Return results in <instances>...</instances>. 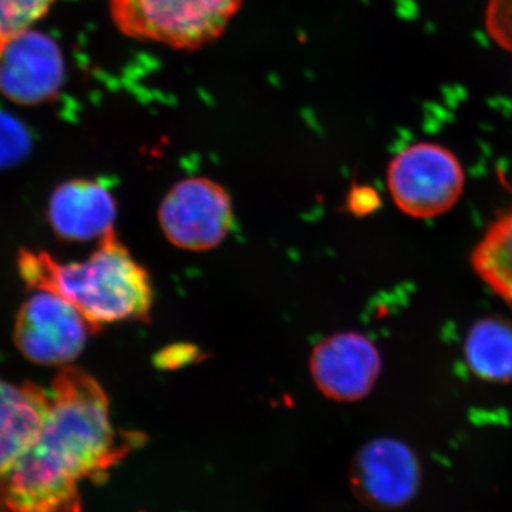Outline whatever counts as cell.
<instances>
[{"label":"cell","instance_id":"6da1fadb","mask_svg":"<svg viewBox=\"0 0 512 512\" xmlns=\"http://www.w3.org/2000/svg\"><path fill=\"white\" fill-rule=\"evenodd\" d=\"M131 444L114 430L100 383L63 367L39 436L0 473V512H83L80 484L106 476Z\"/></svg>","mask_w":512,"mask_h":512},{"label":"cell","instance_id":"7a4b0ae2","mask_svg":"<svg viewBox=\"0 0 512 512\" xmlns=\"http://www.w3.org/2000/svg\"><path fill=\"white\" fill-rule=\"evenodd\" d=\"M19 272L33 291L55 293L82 313L94 332L110 323L144 320L153 308L150 275L114 229L87 261L62 264L46 252L20 251Z\"/></svg>","mask_w":512,"mask_h":512},{"label":"cell","instance_id":"3957f363","mask_svg":"<svg viewBox=\"0 0 512 512\" xmlns=\"http://www.w3.org/2000/svg\"><path fill=\"white\" fill-rule=\"evenodd\" d=\"M124 35L173 49H197L220 37L242 0H109Z\"/></svg>","mask_w":512,"mask_h":512},{"label":"cell","instance_id":"277c9868","mask_svg":"<svg viewBox=\"0 0 512 512\" xmlns=\"http://www.w3.org/2000/svg\"><path fill=\"white\" fill-rule=\"evenodd\" d=\"M466 185L463 165L450 148L419 141L403 148L387 168L394 204L413 218H436L460 200Z\"/></svg>","mask_w":512,"mask_h":512},{"label":"cell","instance_id":"5b68a950","mask_svg":"<svg viewBox=\"0 0 512 512\" xmlns=\"http://www.w3.org/2000/svg\"><path fill=\"white\" fill-rule=\"evenodd\" d=\"M158 218L165 237L175 247L208 251L227 238L234 210L220 184L208 178H188L165 195Z\"/></svg>","mask_w":512,"mask_h":512},{"label":"cell","instance_id":"8992f818","mask_svg":"<svg viewBox=\"0 0 512 512\" xmlns=\"http://www.w3.org/2000/svg\"><path fill=\"white\" fill-rule=\"evenodd\" d=\"M92 333L72 303L55 293L35 291L20 308L13 339L30 362L57 366L73 362Z\"/></svg>","mask_w":512,"mask_h":512},{"label":"cell","instance_id":"52a82bcc","mask_svg":"<svg viewBox=\"0 0 512 512\" xmlns=\"http://www.w3.org/2000/svg\"><path fill=\"white\" fill-rule=\"evenodd\" d=\"M382 369L379 350L362 333H336L313 349L311 373L320 392L356 402L372 392Z\"/></svg>","mask_w":512,"mask_h":512},{"label":"cell","instance_id":"ba28073f","mask_svg":"<svg viewBox=\"0 0 512 512\" xmlns=\"http://www.w3.org/2000/svg\"><path fill=\"white\" fill-rule=\"evenodd\" d=\"M352 484L357 497L373 507H402L419 488V461L400 441H372L353 461Z\"/></svg>","mask_w":512,"mask_h":512},{"label":"cell","instance_id":"9c48e42d","mask_svg":"<svg viewBox=\"0 0 512 512\" xmlns=\"http://www.w3.org/2000/svg\"><path fill=\"white\" fill-rule=\"evenodd\" d=\"M117 205L107 185L97 180L67 181L49 201V222L66 241L101 238L113 229Z\"/></svg>","mask_w":512,"mask_h":512},{"label":"cell","instance_id":"30bf717a","mask_svg":"<svg viewBox=\"0 0 512 512\" xmlns=\"http://www.w3.org/2000/svg\"><path fill=\"white\" fill-rule=\"evenodd\" d=\"M47 407L49 390L0 379V473L39 436Z\"/></svg>","mask_w":512,"mask_h":512},{"label":"cell","instance_id":"8fae6325","mask_svg":"<svg viewBox=\"0 0 512 512\" xmlns=\"http://www.w3.org/2000/svg\"><path fill=\"white\" fill-rule=\"evenodd\" d=\"M468 369L488 382L512 380V325L504 319L485 318L474 323L464 343Z\"/></svg>","mask_w":512,"mask_h":512},{"label":"cell","instance_id":"7c38bea8","mask_svg":"<svg viewBox=\"0 0 512 512\" xmlns=\"http://www.w3.org/2000/svg\"><path fill=\"white\" fill-rule=\"evenodd\" d=\"M470 261L478 278L512 308V204L491 222Z\"/></svg>","mask_w":512,"mask_h":512},{"label":"cell","instance_id":"4fadbf2b","mask_svg":"<svg viewBox=\"0 0 512 512\" xmlns=\"http://www.w3.org/2000/svg\"><path fill=\"white\" fill-rule=\"evenodd\" d=\"M56 0H0V59L43 18Z\"/></svg>","mask_w":512,"mask_h":512},{"label":"cell","instance_id":"5bb4252c","mask_svg":"<svg viewBox=\"0 0 512 512\" xmlns=\"http://www.w3.org/2000/svg\"><path fill=\"white\" fill-rule=\"evenodd\" d=\"M484 25L495 45L512 53V0H488Z\"/></svg>","mask_w":512,"mask_h":512},{"label":"cell","instance_id":"9a60e30c","mask_svg":"<svg viewBox=\"0 0 512 512\" xmlns=\"http://www.w3.org/2000/svg\"><path fill=\"white\" fill-rule=\"evenodd\" d=\"M26 150V138L19 128L0 121V168L19 160Z\"/></svg>","mask_w":512,"mask_h":512}]
</instances>
